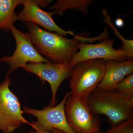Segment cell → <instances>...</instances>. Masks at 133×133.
I'll return each mask as SVG.
<instances>
[{"instance_id": "cell-2", "label": "cell", "mask_w": 133, "mask_h": 133, "mask_svg": "<svg viewBox=\"0 0 133 133\" xmlns=\"http://www.w3.org/2000/svg\"><path fill=\"white\" fill-rule=\"evenodd\" d=\"M87 104L93 115L106 116L111 127L133 118V100L126 99L115 91L96 88L88 97Z\"/></svg>"}, {"instance_id": "cell-17", "label": "cell", "mask_w": 133, "mask_h": 133, "mask_svg": "<svg viewBox=\"0 0 133 133\" xmlns=\"http://www.w3.org/2000/svg\"><path fill=\"white\" fill-rule=\"evenodd\" d=\"M52 1L51 0H44V1H40V0H37V5L39 7L45 8L47 7L49 5V3L52 2Z\"/></svg>"}, {"instance_id": "cell-18", "label": "cell", "mask_w": 133, "mask_h": 133, "mask_svg": "<svg viewBox=\"0 0 133 133\" xmlns=\"http://www.w3.org/2000/svg\"><path fill=\"white\" fill-rule=\"evenodd\" d=\"M29 133H64L62 131L58 129H53L52 131L50 132H45V131H38V130H33L30 131Z\"/></svg>"}, {"instance_id": "cell-9", "label": "cell", "mask_w": 133, "mask_h": 133, "mask_svg": "<svg viewBox=\"0 0 133 133\" xmlns=\"http://www.w3.org/2000/svg\"><path fill=\"white\" fill-rule=\"evenodd\" d=\"M25 71L36 76L43 84L48 82L51 91V101L50 105H56V95L58 90L63 81L70 78L73 66L70 64H58L50 63H30L23 68Z\"/></svg>"}, {"instance_id": "cell-1", "label": "cell", "mask_w": 133, "mask_h": 133, "mask_svg": "<svg viewBox=\"0 0 133 133\" xmlns=\"http://www.w3.org/2000/svg\"><path fill=\"white\" fill-rule=\"evenodd\" d=\"M25 24L36 50L54 63L70 64L72 58L78 51L79 43L94 41V38L76 35L69 39L57 33L46 31L33 23L28 22Z\"/></svg>"}, {"instance_id": "cell-15", "label": "cell", "mask_w": 133, "mask_h": 133, "mask_svg": "<svg viewBox=\"0 0 133 133\" xmlns=\"http://www.w3.org/2000/svg\"><path fill=\"white\" fill-rule=\"evenodd\" d=\"M102 13L105 18L104 19L105 22H106V23H107L108 24H109L110 27H111L112 29L114 30L116 36H118V37H119V38L122 42L123 44H122V47L120 50H127L130 52H133V41L132 40H128L126 39L120 35V33L117 31V30L115 29L114 26L112 24L111 18L108 14V12L107 10L102 8Z\"/></svg>"}, {"instance_id": "cell-3", "label": "cell", "mask_w": 133, "mask_h": 133, "mask_svg": "<svg viewBox=\"0 0 133 133\" xmlns=\"http://www.w3.org/2000/svg\"><path fill=\"white\" fill-rule=\"evenodd\" d=\"M106 60H85L73 66L70 77V95L77 99L87 102L88 97L97 87L105 71Z\"/></svg>"}, {"instance_id": "cell-8", "label": "cell", "mask_w": 133, "mask_h": 133, "mask_svg": "<svg viewBox=\"0 0 133 133\" xmlns=\"http://www.w3.org/2000/svg\"><path fill=\"white\" fill-rule=\"evenodd\" d=\"M65 112L69 125L76 133H95L100 130L99 118L93 115L87 102L70 94L65 105Z\"/></svg>"}, {"instance_id": "cell-20", "label": "cell", "mask_w": 133, "mask_h": 133, "mask_svg": "<svg viewBox=\"0 0 133 133\" xmlns=\"http://www.w3.org/2000/svg\"><path fill=\"white\" fill-rule=\"evenodd\" d=\"M95 133H106V132H104V131H102L99 130V131H98L97 132H96Z\"/></svg>"}, {"instance_id": "cell-19", "label": "cell", "mask_w": 133, "mask_h": 133, "mask_svg": "<svg viewBox=\"0 0 133 133\" xmlns=\"http://www.w3.org/2000/svg\"><path fill=\"white\" fill-rule=\"evenodd\" d=\"M115 24L116 26L119 27H122L124 25V22L122 19L120 18L116 19L115 21Z\"/></svg>"}, {"instance_id": "cell-14", "label": "cell", "mask_w": 133, "mask_h": 133, "mask_svg": "<svg viewBox=\"0 0 133 133\" xmlns=\"http://www.w3.org/2000/svg\"><path fill=\"white\" fill-rule=\"evenodd\" d=\"M115 91L129 100H133V73L126 77L116 86Z\"/></svg>"}, {"instance_id": "cell-4", "label": "cell", "mask_w": 133, "mask_h": 133, "mask_svg": "<svg viewBox=\"0 0 133 133\" xmlns=\"http://www.w3.org/2000/svg\"><path fill=\"white\" fill-rule=\"evenodd\" d=\"M12 81L6 75L0 84V131L13 133L23 124H30L23 116L22 110L18 98L10 88Z\"/></svg>"}, {"instance_id": "cell-7", "label": "cell", "mask_w": 133, "mask_h": 133, "mask_svg": "<svg viewBox=\"0 0 133 133\" xmlns=\"http://www.w3.org/2000/svg\"><path fill=\"white\" fill-rule=\"evenodd\" d=\"M114 42V39H109L96 44L79 43L78 51L72 58L70 64L73 66L79 62L90 59L115 60L122 62L132 59L133 52L127 50L115 49L113 47Z\"/></svg>"}, {"instance_id": "cell-5", "label": "cell", "mask_w": 133, "mask_h": 133, "mask_svg": "<svg viewBox=\"0 0 133 133\" xmlns=\"http://www.w3.org/2000/svg\"><path fill=\"white\" fill-rule=\"evenodd\" d=\"M69 95L68 92L59 104L55 106L50 104L42 110L23 107V113L35 116L37 120L30 124L33 130L50 132L55 129L64 133H76L69 125L65 112V105Z\"/></svg>"}, {"instance_id": "cell-10", "label": "cell", "mask_w": 133, "mask_h": 133, "mask_svg": "<svg viewBox=\"0 0 133 133\" xmlns=\"http://www.w3.org/2000/svg\"><path fill=\"white\" fill-rule=\"evenodd\" d=\"M22 5L24 8L17 15L18 21L33 23L46 31H54L63 36L68 35L76 36L74 31H66L58 26L52 19V12H46L41 9L37 5V0H23Z\"/></svg>"}, {"instance_id": "cell-11", "label": "cell", "mask_w": 133, "mask_h": 133, "mask_svg": "<svg viewBox=\"0 0 133 133\" xmlns=\"http://www.w3.org/2000/svg\"><path fill=\"white\" fill-rule=\"evenodd\" d=\"M133 72L132 59L122 62L115 60H106L104 75L97 88L104 91H114L117 85L126 77Z\"/></svg>"}, {"instance_id": "cell-12", "label": "cell", "mask_w": 133, "mask_h": 133, "mask_svg": "<svg viewBox=\"0 0 133 133\" xmlns=\"http://www.w3.org/2000/svg\"><path fill=\"white\" fill-rule=\"evenodd\" d=\"M23 0H0V30L5 32L11 31L14 24L17 21L15 12Z\"/></svg>"}, {"instance_id": "cell-16", "label": "cell", "mask_w": 133, "mask_h": 133, "mask_svg": "<svg viewBox=\"0 0 133 133\" xmlns=\"http://www.w3.org/2000/svg\"><path fill=\"white\" fill-rule=\"evenodd\" d=\"M106 133H133V118L111 128Z\"/></svg>"}, {"instance_id": "cell-13", "label": "cell", "mask_w": 133, "mask_h": 133, "mask_svg": "<svg viewBox=\"0 0 133 133\" xmlns=\"http://www.w3.org/2000/svg\"><path fill=\"white\" fill-rule=\"evenodd\" d=\"M92 0H59L56 2L49 9L52 10L53 15H62L67 9H76L84 14L87 15L88 7Z\"/></svg>"}, {"instance_id": "cell-6", "label": "cell", "mask_w": 133, "mask_h": 133, "mask_svg": "<svg viewBox=\"0 0 133 133\" xmlns=\"http://www.w3.org/2000/svg\"><path fill=\"white\" fill-rule=\"evenodd\" d=\"M11 32L15 40L16 48L12 56H4L0 58V63H5L9 66L6 75L10 76L17 69L24 68L28 63L51 62L36 50L29 32H22L14 25Z\"/></svg>"}]
</instances>
